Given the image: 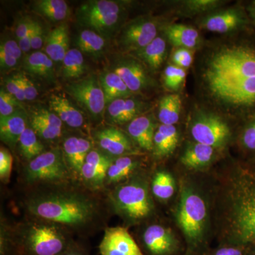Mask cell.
Masks as SVG:
<instances>
[{
	"label": "cell",
	"instance_id": "obj_1",
	"mask_svg": "<svg viewBox=\"0 0 255 255\" xmlns=\"http://www.w3.org/2000/svg\"><path fill=\"white\" fill-rule=\"evenodd\" d=\"M203 91L224 113L243 122L255 116V31L219 45L206 55L201 69Z\"/></svg>",
	"mask_w": 255,
	"mask_h": 255
},
{
	"label": "cell",
	"instance_id": "obj_41",
	"mask_svg": "<svg viewBox=\"0 0 255 255\" xmlns=\"http://www.w3.org/2000/svg\"><path fill=\"white\" fill-rule=\"evenodd\" d=\"M18 102L14 96L1 89L0 92V117H9L16 113V108L19 107Z\"/></svg>",
	"mask_w": 255,
	"mask_h": 255
},
{
	"label": "cell",
	"instance_id": "obj_37",
	"mask_svg": "<svg viewBox=\"0 0 255 255\" xmlns=\"http://www.w3.org/2000/svg\"><path fill=\"white\" fill-rule=\"evenodd\" d=\"M22 54V51L16 41L7 40L1 43L0 46V66L1 70H9L16 67Z\"/></svg>",
	"mask_w": 255,
	"mask_h": 255
},
{
	"label": "cell",
	"instance_id": "obj_27",
	"mask_svg": "<svg viewBox=\"0 0 255 255\" xmlns=\"http://www.w3.org/2000/svg\"><path fill=\"white\" fill-rule=\"evenodd\" d=\"M101 87L105 94L106 103L119 99L128 98L132 95L122 79L114 72L102 74L99 78Z\"/></svg>",
	"mask_w": 255,
	"mask_h": 255
},
{
	"label": "cell",
	"instance_id": "obj_32",
	"mask_svg": "<svg viewBox=\"0 0 255 255\" xmlns=\"http://www.w3.org/2000/svg\"><path fill=\"white\" fill-rule=\"evenodd\" d=\"M85 72V59L80 50L70 49L63 60V75L67 80L78 79Z\"/></svg>",
	"mask_w": 255,
	"mask_h": 255
},
{
	"label": "cell",
	"instance_id": "obj_4",
	"mask_svg": "<svg viewBox=\"0 0 255 255\" xmlns=\"http://www.w3.org/2000/svg\"><path fill=\"white\" fill-rule=\"evenodd\" d=\"M207 216L204 199L192 189L184 188L178 207L177 221L187 241L189 254L203 249Z\"/></svg>",
	"mask_w": 255,
	"mask_h": 255
},
{
	"label": "cell",
	"instance_id": "obj_44",
	"mask_svg": "<svg viewBox=\"0 0 255 255\" xmlns=\"http://www.w3.org/2000/svg\"><path fill=\"white\" fill-rule=\"evenodd\" d=\"M172 61L179 68L184 70L189 68L193 63L192 51L187 48H178L172 55Z\"/></svg>",
	"mask_w": 255,
	"mask_h": 255
},
{
	"label": "cell",
	"instance_id": "obj_29",
	"mask_svg": "<svg viewBox=\"0 0 255 255\" xmlns=\"http://www.w3.org/2000/svg\"><path fill=\"white\" fill-rule=\"evenodd\" d=\"M53 62L46 53L36 51L25 57L23 65L28 73L50 80L54 77Z\"/></svg>",
	"mask_w": 255,
	"mask_h": 255
},
{
	"label": "cell",
	"instance_id": "obj_33",
	"mask_svg": "<svg viewBox=\"0 0 255 255\" xmlns=\"http://www.w3.org/2000/svg\"><path fill=\"white\" fill-rule=\"evenodd\" d=\"M77 45L80 51L90 54H100L105 49L106 41L104 36L92 30H84L79 35Z\"/></svg>",
	"mask_w": 255,
	"mask_h": 255
},
{
	"label": "cell",
	"instance_id": "obj_46",
	"mask_svg": "<svg viewBox=\"0 0 255 255\" xmlns=\"http://www.w3.org/2000/svg\"><path fill=\"white\" fill-rule=\"evenodd\" d=\"M32 118L36 119L38 122L46 124L52 127L62 128L63 122L61 119L51 111L41 110L37 112V113L32 116Z\"/></svg>",
	"mask_w": 255,
	"mask_h": 255
},
{
	"label": "cell",
	"instance_id": "obj_42",
	"mask_svg": "<svg viewBox=\"0 0 255 255\" xmlns=\"http://www.w3.org/2000/svg\"><path fill=\"white\" fill-rule=\"evenodd\" d=\"M31 124L32 129L39 136L46 140H55L60 137L62 133V128L52 127L46 124L38 122L36 119L31 118Z\"/></svg>",
	"mask_w": 255,
	"mask_h": 255
},
{
	"label": "cell",
	"instance_id": "obj_17",
	"mask_svg": "<svg viewBox=\"0 0 255 255\" xmlns=\"http://www.w3.org/2000/svg\"><path fill=\"white\" fill-rule=\"evenodd\" d=\"M147 107L145 102L128 97L114 100L109 104L107 114L113 123L123 124L141 116Z\"/></svg>",
	"mask_w": 255,
	"mask_h": 255
},
{
	"label": "cell",
	"instance_id": "obj_31",
	"mask_svg": "<svg viewBox=\"0 0 255 255\" xmlns=\"http://www.w3.org/2000/svg\"><path fill=\"white\" fill-rule=\"evenodd\" d=\"M35 9L53 21L65 19L70 14V8L63 0H39L35 2Z\"/></svg>",
	"mask_w": 255,
	"mask_h": 255
},
{
	"label": "cell",
	"instance_id": "obj_28",
	"mask_svg": "<svg viewBox=\"0 0 255 255\" xmlns=\"http://www.w3.org/2000/svg\"><path fill=\"white\" fill-rule=\"evenodd\" d=\"M26 128V121L20 112L9 117H0V135L1 140L6 143H16Z\"/></svg>",
	"mask_w": 255,
	"mask_h": 255
},
{
	"label": "cell",
	"instance_id": "obj_15",
	"mask_svg": "<svg viewBox=\"0 0 255 255\" xmlns=\"http://www.w3.org/2000/svg\"><path fill=\"white\" fill-rule=\"evenodd\" d=\"M114 72L122 79L132 93L144 91L153 85L145 68L136 60L127 58L121 60L116 65Z\"/></svg>",
	"mask_w": 255,
	"mask_h": 255
},
{
	"label": "cell",
	"instance_id": "obj_16",
	"mask_svg": "<svg viewBox=\"0 0 255 255\" xmlns=\"http://www.w3.org/2000/svg\"><path fill=\"white\" fill-rule=\"evenodd\" d=\"M112 160L100 151L92 150L87 155L81 174L85 182L93 187H100L107 179Z\"/></svg>",
	"mask_w": 255,
	"mask_h": 255
},
{
	"label": "cell",
	"instance_id": "obj_6",
	"mask_svg": "<svg viewBox=\"0 0 255 255\" xmlns=\"http://www.w3.org/2000/svg\"><path fill=\"white\" fill-rule=\"evenodd\" d=\"M191 135L194 142L214 148L224 147L231 137V130L224 119L206 112H198L191 124Z\"/></svg>",
	"mask_w": 255,
	"mask_h": 255
},
{
	"label": "cell",
	"instance_id": "obj_35",
	"mask_svg": "<svg viewBox=\"0 0 255 255\" xmlns=\"http://www.w3.org/2000/svg\"><path fill=\"white\" fill-rule=\"evenodd\" d=\"M152 193L160 200H168L175 191L174 178L169 172L161 171L156 173L152 181Z\"/></svg>",
	"mask_w": 255,
	"mask_h": 255
},
{
	"label": "cell",
	"instance_id": "obj_9",
	"mask_svg": "<svg viewBox=\"0 0 255 255\" xmlns=\"http://www.w3.org/2000/svg\"><path fill=\"white\" fill-rule=\"evenodd\" d=\"M199 26L218 33L247 31L253 28L246 8L242 6L209 13L199 21Z\"/></svg>",
	"mask_w": 255,
	"mask_h": 255
},
{
	"label": "cell",
	"instance_id": "obj_50",
	"mask_svg": "<svg viewBox=\"0 0 255 255\" xmlns=\"http://www.w3.org/2000/svg\"><path fill=\"white\" fill-rule=\"evenodd\" d=\"M33 23H34V21L32 20L26 19L18 25L16 29V36L18 40L21 39L28 34V32L31 31L33 27Z\"/></svg>",
	"mask_w": 255,
	"mask_h": 255
},
{
	"label": "cell",
	"instance_id": "obj_13",
	"mask_svg": "<svg viewBox=\"0 0 255 255\" xmlns=\"http://www.w3.org/2000/svg\"><path fill=\"white\" fill-rule=\"evenodd\" d=\"M101 255H145L127 228H107L100 245Z\"/></svg>",
	"mask_w": 255,
	"mask_h": 255
},
{
	"label": "cell",
	"instance_id": "obj_53",
	"mask_svg": "<svg viewBox=\"0 0 255 255\" xmlns=\"http://www.w3.org/2000/svg\"><path fill=\"white\" fill-rule=\"evenodd\" d=\"M60 255H85L82 252L77 251V250H71V248H68L66 251H64L62 254Z\"/></svg>",
	"mask_w": 255,
	"mask_h": 255
},
{
	"label": "cell",
	"instance_id": "obj_14",
	"mask_svg": "<svg viewBox=\"0 0 255 255\" xmlns=\"http://www.w3.org/2000/svg\"><path fill=\"white\" fill-rule=\"evenodd\" d=\"M142 244L148 255H176L179 243L170 230L152 225L142 235Z\"/></svg>",
	"mask_w": 255,
	"mask_h": 255
},
{
	"label": "cell",
	"instance_id": "obj_2",
	"mask_svg": "<svg viewBox=\"0 0 255 255\" xmlns=\"http://www.w3.org/2000/svg\"><path fill=\"white\" fill-rule=\"evenodd\" d=\"M226 242L255 243V166L239 164L228 179L226 191Z\"/></svg>",
	"mask_w": 255,
	"mask_h": 255
},
{
	"label": "cell",
	"instance_id": "obj_26",
	"mask_svg": "<svg viewBox=\"0 0 255 255\" xmlns=\"http://www.w3.org/2000/svg\"><path fill=\"white\" fill-rule=\"evenodd\" d=\"M167 53V42L162 37L157 36L145 48L133 53L151 70H157L163 64Z\"/></svg>",
	"mask_w": 255,
	"mask_h": 255
},
{
	"label": "cell",
	"instance_id": "obj_47",
	"mask_svg": "<svg viewBox=\"0 0 255 255\" xmlns=\"http://www.w3.org/2000/svg\"><path fill=\"white\" fill-rule=\"evenodd\" d=\"M13 159L6 149L1 147L0 150V177L2 181L7 180L11 175Z\"/></svg>",
	"mask_w": 255,
	"mask_h": 255
},
{
	"label": "cell",
	"instance_id": "obj_5",
	"mask_svg": "<svg viewBox=\"0 0 255 255\" xmlns=\"http://www.w3.org/2000/svg\"><path fill=\"white\" fill-rule=\"evenodd\" d=\"M122 7L111 0H93L82 4L77 18L82 26L102 36H110L120 22Z\"/></svg>",
	"mask_w": 255,
	"mask_h": 255
},
{
	"label": "cell",
	"instance_id": "obj_38",
	"mask_svg": "<svg viewBox=\"0 0 255 255\" xmlns=\"http://www.w3.org/2000/svg\"><path fill=\"white\" fill-rule=\"evenodd\" d=\"M239 142L243 150L255 157V116L244 122Z\"/></svg>",
	"mask_w": 255,
	"mask_h": 255
},
{
	"label": "cell",
	"instance_id": "obj_54",
	"mask_svg": "<svg viewBox=\"0 0 255 255\" xmlns=\"http://www.w3.org/2000/svg\"><path fill=\"white\" fill-rule=\"evenodd\" d=\"M246 255H255V243L248 246Z\"/></svg>",
	"mask_w": 255,
	"mask_h": 255
},
{
	"label": "cell",
	"instance_id": "obj_43",
	"mask_svg": "<svg viewBox=\"0 0 255 255\" xmlns=\"http://www.w3.org/2000/svg\"><path fill=\"white\" fill-rule=\"evenodd\" d=\"M6 90L9 93L14 96L18 102L26 100L24 92H23L21 74L18 73L10 77L5 82Z\"/></svg>",
	"mask_w": 255,
	"mask_h": 255
},
{
	"label": "cell",
	"instance_id": "obj_36",
	"mask_svg": "<svg viewBox=\"0 0 255 255\" xmlns=\"http://www.w3.org/2000/svg\"><path fill=\"white\" fill-rule=\"evenodd\" d=\"M136 167V162L131 157L123 156L113 160L107 172L109 182H118L127 177Z\"/></svg>",
	"mask_w": 255,
	"mask_h": 255
},
{
	"label": "cell",
	"instance_id": "obj_7",
	"mask_svg": "<svg viewBox=\"0 0 255 255\" xmlns=\"http://www.w3.org/2000/svg\"><path fill=\"white\" fill-rule=\"evenodd\" d=\"M114 201L117 209L132 220L144 219L152 211L147 189L140 183H130L119 187L114 194Z\"/></svg>",
	"mask_w": 255,
	"mask_h": 255
},
{
	"label": "cell",
	"instance_id": "obj_22",
	"mask_svg": "<svg viewBox=\"0 0 255 255\" xmlns=\"http://www.w3.org/2000/svg\"><path fill=\"white\" fill-rule=\"evenodd\" d=\"M49 106L50 111L69 127L77 128L83 125L85 122L83 115L63 95L50 96Z\"/></svg>",
	"mask_w": 255,
	"mask_h": 255
},
{
	"label": "cell",
	"instance_id": "obj_18",
	"mask_svg": "<svg viewBox=\"0 0 255 255\" xmlns=\"http://www.w3.org/2000/svg\"><path fill=\"white\" fill-rule=\"evenodd\" d=\"M96 139L102 150L114 156L128 155L133 152L128 137L115 128H105L97 132Z\"/></svg>",
	"mask_w": 255,
	"mask_h": 255
},
{
	"label": "cell",
	"instance_id": "obj_45",
	"mask_svg": "<svg viewBox=\"0 0 255 255\" xmlns=\"http://www.w3.org/2000/svg\"><path fill=\"white\" fill-rule=\"evenodd\" d=\"M248 246L231 244L225 243L219 248L205 255H246Z\"/></svg>",
	"mask_w": 255,
	"mask_h": 255
},
{
	"label": "cell",
	"instance_id": "obj_55",
	"mask_svg": "<svg viewBox=\"0 0 255 255\" xmlns=\"http://www.w3.org/2000/svg\"><path fill=\"white\" fill-rule=\"evenodd\" d=\"M249 163L255 166V157H253V158L251 159V160L250 161Z\"/></svg>",
	"mask_w": 255,
	"mask_h": 255
},
{
	"label": "cell",
	"instance_id": "obj_25",
	"mask_svg": "<svg viewBox=\"0 0 255 255\" xmlns=\"http://www.w3.org/2000/svg\"><path fill=\"white\" fill-rule=\"evenodd\" d=\"M178 142L179 133L176 127L161 124L154 135V155L159 157L171 155L175 150Z\"/></svg>",
	"mask_w": 255,
	"mask_h": 255
},
{
	"label": "cell",
	"instance_id": "obj_52",
	"mask_svg": "<svg viewBox=\"0 0 255 255\" xmlns=\"http://www.w3.org/2000/svg\"><path fill=\"white\" fill-rule=\"evenodd\" d=\"M246 9L251 19L252 23V27L254 28L255 31V0L250 1L248 6H246Z\"/></svg>",
	"mask_w": 255,
	"mask_h": 255
},
{
	"label": "cell",
	"instance_id": "obj_40",
	"mask_svg": "<svg viewBox=\"0 0 255 255\" xmlns=\"http://www.w3.org/2000/svg\"><path fill=\"white\" fill-rule=\"evenodd\" d=\"M223 3V1L218 0H188L184 1L183 7L191 14H209Z\"/></svg>",
	"mask_w": 255,
	"mask_h": 255
},
{
	"label": "cell",
	"instance_id": "obj_51",
	"mask_svg": "<svg viewBox=\"0 0 255 255\" xmlns=\"http://www.w3.org/2000/svg\"><path fill=\"white\" fill-rule=\"evenodd\" d=\"M33 26H34V23H33ZM33 26L31 31L28 32V34L26 36L23 37L21 39L18 40V44L23 53H28L32 48V33H33Z\"/></svg>",
	"mask_w": 255,
	"mask_h": 255
},
{
	"label": "cell",
	"instance_id": "obj_20",
	"mask_svg": "<svg viewBox=\"0 0 255 255\" xmlns=\"http://www.w3.org/2000/svg\"><path fill=\"white\" fill-rule=\"evenodd\" d=\"M91 148V142L82 137H70L63 142L65 159L68 165L75 172L81 173L82 167Z\"/></svg>",
	"mask_w": 255,
	"mask_h": 255
},
{
	"label": "cell",
	"instance_id": "obj_19",
	"mask_svg": "<svg viewBox=\"0 0 255 255\" xmlns=\"http://www.w3.org/2000/svg\"><path fill=\"white\" fill-rule=\"evenodd\" d=\"M129 135L141 148L153 150L155 124L148 116L141 115L129 123L128 126Z\"/></svg>",
	"mask_w": 255,
	"mask_h": 255
},
{
	"label": "cell",
	"instance_id": "obj_48",
	"mask_svg": "<svg viewBox=\"0 0 255 255\" xmlns=\"http://www.w3.org/2000/svg\"><path fill=\"white\" fill-rule=\"evenodd\" d=\"M21 80H22L23 92H24L26 100H34L38 96V91L36 87L33 85V82L23 74H21Z\"/></svg>",
	"mask_w": 255,
	"mask_h": 255
},
{
	"label": "cell",
	"instance_id": "obj_49",
	"mask_svg": "<svg viewBox=\"0 0 255 255\" xmlns=\"http://www.w3.org/2000/svg\"><path fill=\"white\" fill-rule=\"evenodd\" d=\"M41 24L35 21L32 33V49H41L43 45V32Z\"/></svg>",
	"mask_w": 255,
	"mask_h": 255
},
{
	"label": "cell",
	"instance_id": "obj_10",
	"mask_svg": "<svg viewBox=\"0 0 255 255\" xmlns=\"http://www.w3.org/2000/svg\"><path fill=\"white\" fill-rule=\"evenodd\" d=\"M66 174V166L58 150L43 152L30 161L26 168V176L30 182L60 180Z\"/></svg>",
	"mask_w": 255,
	"mask_h": 255
},
{
	"label": "cell",
	"instance_id": "obj_34",
	"mask_svg": "<svg viewBox=\"0 0 255 255\" xmlns=\"http://www.w3.org/2000/svg\"><path fill=\"white\" fill-rule=\"evenodd\" d=\"M20 150L25 158L32 160L43 152V145L37 138L34 130L29 128H26L20 137Z\"/></svg>",
	"mask_w": 255,
	"mask_h": 255
},
{
	"label": "cell",
	"instance_id": "obj_12",
	"mask_svg": "<svg viewBox=\"0 0 255 255\" xmlns=\"http://www.w3.org/2000/svg\"><path fill=\"white\" fill-rule=\"evenodd\" d=\"M158 25L149 18H138L124 28L119 37V46L126 52H134L145 48L157 37Z\"/></svg>",
	"mask_w": 255,
	"mask_h": 255
},
{
	"label": "cell",
	"instance_id": "obj_3",
	"mask_svg": "<svg viewBox=\"0 0 255 255\" xmlns=\"http://www.w3.org/2000/svg\"><path fill=\"white\" fill-rule=\"evenodd\" d=\"M29 209L41 219L72 226L85 224L94 214V206L90 201L72 195L40 198L32 201Z\"/></svg>",
	"mask_w": 255,
	"mask_h": 255
},
{
	"label": "cell",
	"instance_id": "obj_21",
	"mask_svg": "<svg viewBox=\"0 0 255 255\" xmlns=\"http://www.w3.org/2000/svg\"><path fill=\"white\" fill-rule=\"evenodd\" d=\"M45 43V52L50 59L54 62H63L70 50L68 25L62 23L52 30L46 37Z\"/></svg>",
	"mask_w": 255,
	"mask_h": 255
},
{
	"label": "cell",
	"instance_id": "obj_8",
	"mask_svg": "<svg viewBox=\"0 0 255 255\" xmlns=\"http://www.w3.org/2000/svg\"><path fill=\"white\" fill-rule=\"evenodd\" d=\"M68 248L66 239L53 226H34L28 232L23 250L28 255H60Z\"/></svg>",
	"mask_w": 255,
	"mask_h": 255
},
{
	"label": "cell",
	"instance_id": "obj_24",
	"mask_svg": "<svg viewBox=\"0 0 255 255\" xmlns=\"http://www.w3.org/2000/svg\"><path fill=\"white\" fill-rule=\"evenodd\" d=\"M169 41L178 48L193 49L200 43L199 31L191 26L181 23H173L164 28Z\"/></svg>",
	"mask_w": 255,
	"mask_h": 255
},
{
	"label": "cell",
	"instance_id": "obj_11",
	"mask_svg": "<svg viewBox=\"0 0 255 255\" xmlns=\"http://www.w3.org/2000/svg\"><path fill=\"white\" fill-rule=\"evenodd\" d=\"M69 95L73 97L93 116H100L105 111V94L101 87L100 80L95 77L84 79L70 84L66 87Z\"/></svg>",
	"mask_w": 255,
	"mask_h": 255
},
{
	"label": "cell",
	"instance_id": "obj_39",
	"mask_svg": "<svg viewBox=\"0 0 255 255\" xmlns=\"http://www.w3.org/2000/svg\"><path fill=\"white\" fill-rule=\"evenodd\" d=\"M187 73L184 69L174 65H168L164 71V84L171 91L179 90L185 80Z\"/></svg>",
	"mask_w": 255,
	"mask_h": 255
},
{
	"label": "cell",
	"instance_id": "obj_23",
	"mask_svg": "<svg viewBox=\"0 0 255 255\" xmlns=\"http://www.w3.org/2000/svg\"><path fill=\"white\" fill-rule=\"evenodd\" d=\"M214 154V147L199 142H191L186 147L181 162L189 169H203L211 163Z\"/></svg>",
	"mask_w": 255,
	"mask_h": 255
},
{
	"label": "cell",
	"instance_id": "obj_30",
	"mask_svg": "<svg viewBox=\"0 0 255 255\" xmlns=\"http://www.w3.org/2000/svg\"><path fill=\"white\" fill-rule=\"evenodd\" d=\"M182 100L178 95L162 97L159 104L158 119L161 124L174 126L180 117Z\"/></svg>",
	"mask_w": 255,
	"mask_h": 255
}]
</instances>
